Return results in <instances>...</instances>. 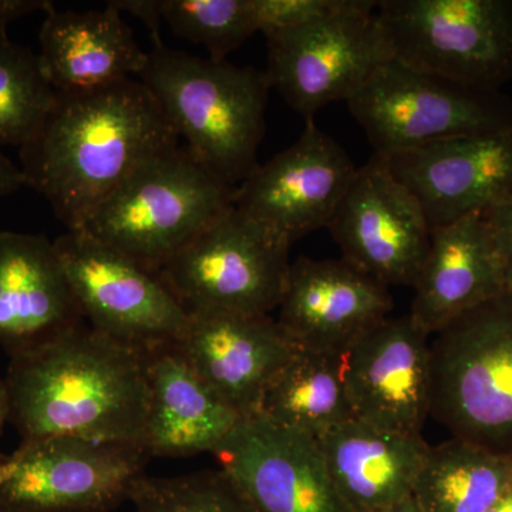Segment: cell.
Instances as JSON below:
<instances>
[{"mask_svg": "<svg viewBox=\"0 0 512 512\" xmlns=\"http://www.w3.org/2000/svg\"><path fill=\"white\" fill-rule=\"evenodd\" d=\"M22 187H26L22 168L13 164L0 147V198L8 197Z\"/></svg>", "mask_w": 512, "mask_h": 512, "instance_id": "33", "label": "cell"}, {"mask_svg": "<svg viewBox=\"0 0 512 512\" xmlns=\"http://www.w3.org/2000/svg\"><path fill=\"white\" fill-rule=\"evenodd\" d=\"M493 234L495 249L503 265L505 286L512 295V197L485 214Z\"/></svg>", "mask_w": 512, "mask_h": 512, "instance_id": "30", "label": "cell"}, {"mask_svg": "<svg viewBox=\"0 0 512 512\" xmlns=\"http://www.w3.org/2000/svg\"><path fill=\"white\" fill-rule=\"evenodd\" d=\"M53 244L90 328L143 353L180 339L188 313L160 275L84 231Z\"/></svg>", "mask_w": 512, "mask_h": 512, "instance_id": "11", "label": "cell"}, {"mask_svg": "<svg viewBox=\"0 0 512 512\" xmlns=\"http://www.w3.org/2000/svg\"><path fill=\"white\" fill-rule=\"evenodd\" d=\"M120 13L127 12L140 19L150 30L154 47H163L161 39V22H163V8L161 0H113L110 2Z\"/></svg>", "mask_w": 512, "mask_h": 512, "instance_id": "31", "label": "cell"}, {"mask_svg": "<svg viewBox=\"0 0 512 512\" xmlns=\"http://www.w3.org/2000/svg\"><path fill=\"white\" fill-rule=\"evenodd\" d=\"M392 59L477 89L512 80V0H379Z\"/></svg>", "mask_w": 512, "mask_h": 512, "instance_id": "7", "label": "cell"}, {"mask_svg": "<svg viewBox=\"0 0 512 512\" xmlns=\"http://www.w3.org/2000/svg\"><path fill=\"white\" fill-rule=\"evenodd\" d=\"M148 407L141 447L150 457L214 453L242 417L192 369L177 343L146 353Z\"/></svg>", "mask_w": 512, "mask_h": 512, "instance_id": "21", "label": "cell"}, {"mask_svg": "<svg viewBox=\"0 0 512 512\" xmlns=\"http://www.w3.org/2000/svg\"><path fill=\"white\" fill-rule=\"evenodd\" d=\"M328 229L345 261L386 286L413 288L429 252L423 208L377 154L357 168Z\"/></svg>", "mask_w": 512, "mask_h": 512, "instance_id": "12", "label": "cell"}, {"mask_svg": "<svg viewBox=\"0 0 512 512\" xmlns=\"http://www.w3.org/2000/svg\"><path fill=\"white\" fill-rule=\"evenodd\" d=\"M512 480V454L456 439L430 447L413 500L421 512H487Z\"/></svg>", "mask_w": 512, "mask_h": 512, "instance_id": "24", "label": "cell"}, {"mask_svg": "<svg viewBox=\"0 0 512 512\" xmlns=\"http://www.w3.org/2000/svg\"><path fill=\"white\" fill-rule=\"evenodd\" d=\"M375 512H421V510L419 505L416 504V501H414L413 498H409V500L403 501V503L392 505V507L383 508V510Z\"/></svg>", "mask_w": 512, "mask_h": 512, "instance_id": "36", "label": "cell"}, {"mask_svg": "<svg viewBox=\"0 0 512 512\" xmlns=\"http://www.w3.org/2000/svg\"><path fill=\"white\" fill-rule=\"evenodd\" d=\"M55 9L49 0H0V39H9L8 26L23 16Z\"/></svg>", "mask_w": 512, "mask_h": 512, "instance_id": "32", "label": "cell"}, {"mask_svg": "<svg viewBox=\"0 0 512 512\" xmlns=\"http://www.w3.org/2000/svg\"><path fill=\"white\" fill-rule=\"evenodd\" d=\"M349 111L379 156L512 128V100L390 59L350 97Z\"/></svg>", "mask_w": 512, "mask_h": 512, "instance_id": "6", "label": "cell"}, {"mask_svg": "<svg viewBox=\"0 0 512 512\" xmlns=\"http://www.w3.org/2000/svg\"><path fill=\"white\" fill-rule=\"evenodd\" d=\"M333 485L352 512H375L413 498L429 444L350 419L320 437Z\"/></svg>", "mask_w": 512, "mask_h": 512, "instance_id": "22", "label": "cell"}, {"mask_svg": "<svg viewBox=\"0 0 512 512\" xmlns=\"http://www.w3.org/2000/svg\"><path fill=\"white\" fill-rule=\"evenodd\" d=\"M377 2L359 0L339 15L265 36L266 76L306 123L328 104L355 96L392 59Z\"/></svg>", "mask_w": 512, "mask_h": 512, "instance_id": "10", "label": "cell"}, {"mask_svg": "<svg viewBox=\"0 0 512 512\" xmlns=\"http://www.w3.org/2000/svg\"><path fill=\"white\" fill-rule=\"evenodd\" d=\"M430 363V417L456 439L512 454V295L434 333Z\"/></svg>", "mask_w": 512, "mask_h": 512, "instance_id": "5", "label": "cell"}, {"mask_svg": "<svg viewBox=\"0 0 512 512\" xmlns=\"http://www.w3.org/2000/svg\"><path fill=\"white\" fill-rule=\"evenodd\" d=\"M235 188L212 174L181 143L141 164L80 231L158 274L234 205Z\"/></svg>", "mask_w": 512, "mask_h": 512, "instance_id": "4", "label": "cell"}, {"mask_svg": "<svg viewBox=\"0 0 512 512\" xmlns=\"http://www.w3.org/2000/svg\"><path fill=\"white\" fill-rule=\"evenodd\" d=\"M384 158L394 178L419 201L431 231L487 214L512 197V128L448 138Z\"/></svg>", "mask_w": 512, "mask_h": 512, "instance_id": "16", "label": "cell"}, {"mask_svg": "<svg viewBox=\"0 0 512 512\" xmlns=\"http://www.w3.org/2000/svg\"><path fill=\"white\" fill-rule=\"evenodd\" d=\"M175 343L242 419L259 413L269 386L299 349L271 316L228 312L188 313Z\"/></svg>", "mask_w": 512, "mask_h": 512, "instance_id": "17", "label": "cell"}, {"mask_svg": "<svg viewBox=\"0 0 512 512\" xmlns=\"http://www.w3.org/2000/svg\"><path fill=\"white\" fill-rule=\"evenodd\" d=\"M180 144L150 90L127 79L56 92L42 126L20 147V168L67 231H80L141 164Z\"/></svg>", "mask_w": 512, "mask_h": 512, "instance_id": "1", "label": "cell"}, {"mask_svg": "<svg viewBox=\"0 0 512 512\" xmlns=\"http://www.w3.org/2000/svg\"><path fill=\"white\" fill-rule=\"evenodd\" d=\"M136 512H256L222 470L175 477H148L134 485Z\"/></svg>", "mask_w": 512, "mask_h": 512, "instance_id": "28", "label": "cell"}, {"mask_svg": "<svg viewBox=\"0 0 512 512\" xmlns=\"http://www.w3.org/2000/svg\"><path fill=\"white\" fill-rule=\"evenodd\" d=\"M279 323L299 349L339 355L393 311L389 286L345 259L302 256L289 266Z\"/></svg>", "mask_w": 512, "mask_h": 512, "instance_id": "18", "label": "cell"}, {"mask_svg": "<svg viewBox=\"0 0 512 512\" xmlns=\"http://www.w3.org/2000/svg\"><path fill=\"white\" fill-rule=\"evenodd\" d=\"M212 454L256 512H352L311 434L254 414Z\"/></svg>", "mask_w": 512, "mask_h": 512, "instance_id": "14", "label": "cell"}, {"mask_svg": "<svg viewBox=\"0 0 512 512\" xmlns=\"http://www.w3.org/2000/svg\"><path fill=\"white\" fill-rule=\"evenodd\" d=\"M163 19L171 30L208 57L227 60L258 33L251 0H161Z\"/></svg>", "mask_w": 512, "mask_h": 512, "instance_id": "27", "label": "cell"}, {"mask_svg": "<svg viewBox=\"0 0 512 512\" xmlns=\"http://www.w3.org/2000/svg\"><path fill=\"white\" fill-rule=\"evenodd\" d=\"M84 320L55 244L45 235L0 231V346L9 357Z\"/></svg>", "mask_w": 512, "mask_h": 512, "instance_id": "19", "label": "cell"}, {"mask_svg": "<svg viewBox=\"0 0 512 512\" xmlns=\"http://www.w3.org/2000/svg\"><path fill=\"white\" fill-rule=\"evenodd\" d=\"M289 249L232 205L158 275L187 313L271 316L284 293Z\"/></svg>", "mask_w": 512, "mask_h": 512, "instance_id": "8", "label": "cell"}, {"mask_svg": "<svg viewBox=\"0 0 512 512\" xmlns=\"http://www.w3.org/2000/svg\"><path fill=\"white\" fill-rule=\"evenodd\" d=\"M409 315L433 336L458 316L508 295L503 265L485 214L431 231Z\"/></svg>", "mask_w": 512, "mask_h": 512, "instance_id": "20", "label": "cell"}, {"mask_svg": "<svg viewBox=\"0 0 512 512\" xmlns=\"http://www.w3.org/2000/svg\"><path fill=\"white\" fill-rule=\"evenodd\" d=\"M56 99L39 53L0 39V147H23L42 126Z\"/></svg>", "mask_w": 512, "mask_h": 512, "instance_id": "26", "label": "cell"}, {"mask_svg": "<svg viewBox=\"0 0 512 512\" xmlns=\"http://www.w3.org/2000/svg\"><path fill=\"white\" fill-rule=\"evenodd\" d=\"M258 414L316 439L353 419L339 355L296 350L269 386Z\"/></svg>", "mask_w": 512, "mask_h": 512, "instance_id": "25", "label": "cell"}, {"mask_svg": "<svg viewBox=\"0 0 512 512\" xmlns=\"http://www.w3.org/2000/svg\"><path fill=\"white\" fill-rule=\"evenodd\" d=\"M356 170L345 148L312 121L291 147L235 188L232 204L292 247L328 228Z\"/></svg>", "mask_w": 512, "mask_h": 512, "instance_id": "13", "label": "cell"}, {"mask_svg": "<svg viewBox=\"0 0 512 512\" xmlns=\"http://www.w3.org/2000/svg\"><path fill=\"white\" fill-rule=\"evenodd\" d=\"M150 456L72 436L22 440L0 457V512H110L130 501Z\"/></svg>", "mask_w": 512, "mask_h": 512, "instance_id": "9", "label": "cell"}, {"mask_svg": "<svg viewBox=\"0 0 512 512\" xmlns=\"http://www.w3.org/2000/svg\"><path fill=\"white\" fill-rule=\"evenodd\" d=\"M5 383L9 421L22 440L72 436L141 447L146 353L84 323L10 357Z\"/></svg>", "mask_w": 512, "mask_h": 512, "instance_id": "2", "label": "cell"}, {"mask_svg": "<svg viewBox=\"0 0 512 512\" xmlns=\"http://www.w3.org/2000/svg\"><path fill=\"white\" fill-rule=\"evenodd\" d=\"M430 338L412 316H389L339 353L353 419L423 433L430 417Z\"/></svg>", "mask_w": 512, "mask_h": 512, "instance_id": "15", "label": "cell"}, {"mask_svg": "<svg viewBox=\"0 0 512 512\" xmlns=\"http://www.w3.org/2000/svg\"><path fill=\"white\" fill-rule=\"evenodd\" d=\"M487 512H512V480Z\"/></svg>", "mask_w": 512, "mask_h": 512, "instance_id": "35", "label": "cell"}, {"mask_svg": "<svg viewBox=\"0 0 512 512\" xmlns=\"http://www.w3.org/2000/svg\"><path fill=\"white\" fill-rule=\"evenodd\" d=\"M10 406L8 387H6L5 379L0 377V434L5 429V424L9 421Z\"/></svg>", "mask_w": 512, "mask_h": 512, "instance_id": "34", "label": "cell"}, {"mask_svg": "<svg viewBox=\"0 0 512 512\" xmlns=\"http://www.w3.org/2000/svg\"><path fill=\"white\" fill-rule=\"evenodd\" d=\"M258 32L269 35L355 8L359 0H251Z\"/></svg>", "mask_w": 512, "mask_h": 512, "instance_id": "29", "label": "cell"}, {"mask_svg": "<svg viewBox=\"0 0 512 512\" xmlns=\"http://www.w3.org/2000/svg\"><path fill=\"white\" fill-rule=\"evenodd\" d=\"M40 62L56 92H82L134 79L148 52L110 2L101 10H50L40 29Z\"/></svg>", "mask_w": 512, "mask_h": 512, "instance_id": "23", "label": "cell"}, {"mask_svg": "<svg viewBox=\"0 0 512 512\" xmlns=\"http://www.w3.org/2000/svg\"><path fill=\"white\" fill-rule=\"evenodd\" d=\"M138 80L212 174L238 187L254 173L272 89L265 70L163 46L148 52Z\"/></svg>", "mask_w": 512, "mask_h": 512, "instance_id": "3", "label": "cell"}]
</instances>
